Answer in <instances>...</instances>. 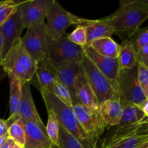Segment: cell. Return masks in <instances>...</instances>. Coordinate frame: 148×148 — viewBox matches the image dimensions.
<instances>
[{
  "label": "cell",
  "instance_id": "cell-1",
  "mask_svg": "<svg viewBox=\"0 0 148 148\" xmlns=\"http://www.w3.org/2000/svg\"><path fill=\"white\" fill-rule=\"evenodd\" d=\"M117 35L123 42L129 40L148 18L147 0H121L116 12L107 16Z\"/></svg>",
  "mask_w": 148,
  "mask_h": 148
},
{
  "label": "cell",
  "instance_id": "cell-2",
  "mask_svg": "<svg viewBox=\"0 0 148 148\" xmlns=\"http://www.w3.org/2000/svg\"><path fill=\"white\" fill-rule=\"evenodd\" d=\"M99 141L97 148H135L148 141V119L132 125L111 127Z\"/></svg>",
  "mask_w": 148,
  "mask_h": 148
},
{
  "label": "cell",
  "instance_id": "cell-3",
  "mask_svg": "<svg viewBox=\"0 0 148 148\" xmlns=\"http://www.w3.org/2000/svg\"><path fill=\"white\" fill-rule=\"evenodd\" d=\"M47 109H51L56 114L59 124L72 134L84 148H97L98 145L92 141L79 125L71 107L67 106L54 95L47 91H40Z\"/></svg>",
  "mask_w": 148,
  "mask_h": 148
},
{
  "label": "cell",
  "instance_id": "cell-4",
  "mask_svg": "<svg viewBox=\"0 0 148 148\" xmlns=\"http://www.w3.org/2000/svg\"><path fill=\"white\" fill-rule=\"evenodd\" d=\"M20 38L14 42L8 53L3 58L1 66L7 75H12L25 83L30 82L33 78L37 63L26 51Z\"/></svg>",
  "mask_w": 148,
  "mask_h": 148
},
{
  "label": "cell",
  "instance_id": "cell-5",
  "mask_svg": "<svg viewBox=\"0 0 148 148\" xmlns=\"http://www.w3.org/2000/svg\"><path fill=\"white\" fill-rule=\"evenodd\" d=\"M118 93L122 106L134 105L140 106L148 100L137 79V65L132 69H119L118 79Z\"/></svg>",
  "mask_w": 148,
  "mask_h": 148
},
{
  "label": "cell",
  "instance_id": "cell-6",
  "mask_svg": "<svg viewBox=\"0 0 148 148\" xmlns=\"http://www.w3.org/2000/svg\"><path fill=\"white\" fill-rule=\"evenodd\" d=\"M80 65L88 84L96 96L99 106L103 103L111 98H119L116 87L97 69L85 55L80 62Z\"/></svg>",
  "mask_w": 148,
  "mask_h": 148
},
{
  "label": "cell",
  "instance_id": "cell-7",
  "mask_svg": "<svg viewBox=\"0 0 148 148\" xmlns=\"http://www.w3.org/2000/svg\"><path fill=\"white\" fill-rule=\"evenodd\" d=\"M46 19V32L49 40L58 39L66 33V30L71 25H82L86 20L65 10L56 0H53Z\"/></svg>",
  "mask_w": 148,
  "mask_h": 148
},
{
  "label": "cell",
  "instance_id": "cell-8",
  "mask_svg": "<svg viewBox=\"0 0 148 148\" xmlns=\"http://www.w3.org/2000/svg\"><path fill=\"white\" fill-rule=\"evenodd\" d=\"M85 56L84 48L74 44L64 33L56 40H49L46 59L51 65L66 62H80Z\"/></svg>",
  "mask_w": 148,
  "mask_h": 148
},
{
  "label": "cell",
  "instance_id": "cell-9",
  "mask_svg": "<svg viewBox=\"0 0 148 148\" xmlns=\"http://www.w3.org/2000/svg\"><path fill=\"white\" fill-rule=\"evenodd\" d=\"M26 51L38 63L46 57L49 38L46 32V23L33 25L27 27V32L20 38Z\"/></svg>",
  "mask_w": 148,
  "mask_h": 148
},
{
  "label": "cell",
  "instance_id": "cell-10",
  "mask_svg": "<svg viewBox=\"0 0 148 148\" xmlns=\"http://www.w3.org/2000/svg\"><path fill=\"white\" fill-rule=\"evenodd\" d=\"M72 110L85 134L98 145L107 127L101 117L100 111H92L80 103L74 105Z\"/></svg>",
  "mask_w": 148,
  "mask_h": 148
},
{
  "label": "cell",
  "instance_id": "cell-11",
  "mask_svg": "<svg viewBox=\"0 0 148 148\" xmlns=\"http://www.w3.org/2000/svg\"><path fill=\"white\" fill-rule=\"evenodd\" d=\"M53 0H27L20 7V12L24 27L45 23Z\"/></svg>",
  "mask_w": 148,
  "mask_h": 148
},
{
  "label": "cell",
  "instance_id": "cell-12",
  "mask_svg": "<svg viewBox=\"0 0 148 148\" xmlns=\"http://www.w3.org/2000/svg\"><path fill=\"white\" fill-rule=\"evenodd\" d=\"M85 55L92 62L97 69L116 87L118 90V79L119 65V59L106 57L97 53L90 46L84 48Z\"/></svg>",
  "mask_w": 148,
  "mask_h": 148
},
{
  "label": "cell",
  "instance_id": "cell-13",
  "mask_svg": "<svg viewBox=\"0 0 148 148\" xmlns=\"http://www.w3.org/2000/svg\"><path fill=\"white\" fill-rule=\"evenodd\" d=\"M50 66L56 79L64 84L70 91L73 99V106L78 104L75 99V85L77 77L82 71L80 62H66L56 65L50 64Z\"/></svg>",
  "mask_w": 148,
  "mask_h": 148
},
{
  "label": "cell",
  "instance_id": "cell-14",
  "mask_svg": "<svg viewBox=\"0 0 148 148\" xmlns=\"http://www.w3.org/2000/svg\"><path fill=\"white\" fill-rule=\"evenodd\" d=\"M24 29H25V27L22 21L19 7L17 12L0 26L3 38L2 58L8 53L14 42L21 38V34Z\"/></svg>",
  "mask_w": 148,
  "mask_h": 148
},
{
  "label": "cell",
  "instance_id": "cell-15",
  "mask_svg": "<svg viewBox=\"0 0 148 148\" xmlns=\"http://www.w3.org/2000/svg\"><path fill=\"white\" fill-rule=\"evenodd\" d=\"M23 124L25 134L24 148H51V143L46 130L36 122L20 118Z\"/></svg>",
  "mask_w": 148,
  "mask_h": 148
},
{
  "label": "cell",
  "instance_id": "cell-16",
  "mask_svg": "<svg viewBox=\"0 0 148 148\" xmlns=\"http://www.w3.org/2000/svg\"><path fill=\"white\" fill-rule=\"evenodd\" d=\"M19 118L36 122L40 127L46 130V126L42 121L35 106L29 82H25L23 86L21 99H20L18 112L16 116L15 121Z\"/></svg>",
  "mask_w": 148,
  "mask_h": 148
},
{
  "label": "cell",
  "instance_id": "cell-17",
  "mask_svg": "<svg viewBox=\"0 0 148 148\" xmlns=\"http://www.w3.org/2000/svg\"><path fill=\"white\" fill-rule=\"evenodd\" d=\"M75 95L77 103L85 106L92 111H99V105L93 90L88 84L83 71H81L76 79Z\"/></svg>",
  "mask_w": 148,
  "mask_h": 148
},
{
  "label": "cell",
  "instance_id": "cell-18",
  "mask_svg": "<svg viewBox=\"0 0 148 148\" xmlns=\"http://www.w3.org/2000/svg\"><path fill=\"white\" fill-rule=\"evenodd\" d=\"M82 25L86 28L87 43L85 47L97 39L101 38H111V36L114 33V27L106 17L99 20L86 19Z\"/></svg>",
  "mask_w": 148,
  "mask_h": 148
},
{
  "label": "cell",
  "instance_id": "cell-19",
  "mask_svg": "<svg viewBox=\"0 0 148 148\" xmlns=\"http://www.w3.org/2000/svg\"><path fill=\"white\" fill-rule=\"evenodd\" d=\"M55 79L56 78L51 69L50 64L45 59L37 63L36 72L29 83L34 85L40 92L45 90L51 92Z\"/></svg>",
  "mask_w": 148,
  "mask_h": 148
},
{
  "label": "cell",
  "instance_id": "cell-20",
  "mask_svg": "<svg viewBox=\"0 0 148 148\" xmlns=\"http://www.w3.org/2000/svg\"><path fill=\"white\" fill-rule=\"evenodd\" d=\"M122 109V105L119 98H111L99 106L101 117L106 126L109 127L118 125L121 119Z\"/></svg>",
  "mask_w": 148,
  "mask_h": 148
},
{
  "label": "cell",
  "instance_id": "cell-21",
  "mask_svg": "<svg viewBox=\"0 0 148 148\" xmlns=\"http://www.w3.org/2000/svg\"><path fill=\"white\" fill-rule=\"evenodd\" d=\"M10 80V117L7 119V125L9 126L12 123L15 121L16 116L18 112L19 105L22 96V90L25 84L23 81L20 80L17 78L7 75Z\"/></svg>",
  "mask_w": 148,
  "mask_h": 148
},
{
  "label": "cell",
  "instance_id": "cell-22",
  "mask_svg": "<svg viewBox=\"0 0 148 148\" xmlns=\"http://www.w3.org/2000/svg\"><path fill=\"white\" fill-rule=\"evenodd\" d=\"M88 46H90L97 53L106 57L118 59L120 45L111 38H101L91 42ZM86 46V47H88Z\"/></svg>",
  "mask_w": 148,
  "mask_h": 148
},
{
  "label": "cell",
  "instance_id": "cell-23",
  "mask_svg": "<svg viewBox=\"0 0 148 148\" xmlns=\"http://www.w3.org/2000/svg\"><path fill=\"white\" fill-rule=\"evenodd\" d=\"M119 69H129L137 65V51L130 40L122 42L120 45L119 54Z\"/></svg>",
  "mask_w": 148,
  "mask_h": 148
},
{
  "label": "cell",
  "instance_id": "cell-24",
  "mask_svg": "<svg viewBox=\"0 0 148 148\" xmlns=\"http://www.w3.org/2000/svg\"><path fill=\"white\" fill-rule=\"evenodd\" d=\"M122 109L121 119L117 126L125 127L132 125L148 119L138 106L134 105L124 106Z\"/></svg>",
  "mask_w": 148,
  "mask_h": 148
},
{
  "label": "cell",
  "instance_id": "cell-25",
  "mask_svg": "<svg viewBox=\"0 0 148 148\" xmlns=\"http://www.w3.org/2000/svg\"><path fill=\"white\" fill-rule=\"evenodd\" d=\"M27 0H5L0 1V26L17 12L19 7Z\"/></svg>",
  "mask_w": 148,
  "mask_h": 148
},
{
  "label": "cell",
  "instance_id": "cell-26",
  "mask_svg": "<svg viewBox=\"0 0 148 148\" xmlns=\"http://www.w3.org/2000/svg\"><path fill=\"white\" fill-rule=\"evenodd\" d=\"M48 121L46 132L53 145H59V123L55 113L51 109H47Z\"/></svg>",
  "mask_w": 148,
  "mask_h": 148
},
{
  "label": "cell",
  "instance_id": "cell-27",
  "mask_svg": "<svg viewBox=\"0 0 148 148\" xmlns=\"http://www.w3.org/2000/svg\"><path fill=\"white\" fill-rule=\"evenodd\" d=\"M7 134L14 143L20 145L21 147H24L25 134L23 124L20 118L9 126Z\"/></svg>",
  "mask_w": 148,
  "mask_h": 148
},
{
  "label": "cell",
  "instance_id": "cell-28",
  "mask_svg": "<svg viewBox=\"0 0 148 148\" xmlns=\"http://www.w3.org/2000/svg\"><path fill=\"white\" fill-rule=\"evenodd\" d=\"M58 99L60 100L62 103L66 104L67 106L72 108L73 106V99L72 94L69 90L64 84L55 79L52 87L51 92Z\"/></svg>",
  "mask_w": 148,
  "mask_h": 148
},
{
  "label": "cell",
  "instance_id": "cell-29",
  "mask_svg": "<svg viewBox=\"0 0 148 148\" xmlns=\"http://www.w3.org/2000/svg\"><path fill=\"white\" fill-rule=\"evenodd\" d=\"M51 148H84L80 143L59 124V145H53Z\"/></svg>",
  "mask_w": 148,
  "mask_h": 148
},
{
  "label": "cell",
  "instance_id": "cell-30",
  "mask_svg": "<svg viewBox=\"0 0 148 148\" xmlns=\"http://www.w3.org/2000/svg\"><path fill=\"white\" fill-rule=\"evenodd\" d=\"M67 38L74 44L84 48L87 43L86 28L83 25H78L72 33L67 34Z\"/></svg>",
  "mask_w": 148,
  "mask_h": 148
},
{
  "label": "cell",
  "instance_id": "cell-31",
  "mask_svg": "<svg viewBox=\"0 0 148 148\" xmlns=\"http://www.w3.org/2000/svg\"><path fill=\"white\" fill-rule=\"evenodd\" d=\"M129 40L134 45L135 50L141 49L148 45V29L147 27L139 28L135 33Z\"/></svg>",
  "mask_w": 148,
  "mask_h": 148
},
{
  "label": "cell",
  "instance_id": "cell-32",
  "mask_svg": "<svg viewBox=\"0 0 148 148\" xmlns=\"http://www.w3.org/2000/svg\"><path fill=\"white\" fill-rule=\"evenodd\" d=\"M137 79L145 93L148 95V66L137 63Z\"/></svg>",
  "mask_w": 148,
  "mask_h": 148
},
{
  "label": "cell",
  "instance_id": "cell-33",
  "mask_svg": "<svg viewBox=\"0 0 148 148\" xmlns=\"http://www.w3.org/2000/svg\"><path fill=\"white\" fill-rule=\"evenodd\" d=\"M137 63H142L148 66V45L137 50Z\"/></svg>",
  "mask_w": 148,
  "mask_h": 148
},
{
  "label": "cell",
  "instance_id": "cell-34",
  "mask_svg": "<svg viewBox=\"0 0 148 148\" xmlns=\"http://www.w3.org/2000/svg\"><path fill=\"white\" fill-rule=\"evenodd\" d=\"M7 130H8V125L7 121L0 118V137L7 134Z\"/></svg>",
  "mask_w": 148,
  "mask_h": 148
},
{
  "label": "cell",
  "instance_id": "cell-35",
  "mask_svg": "<svg viewBox=\"0 0 148 148\" xmlns=\"http://www.w3.org/2000/svg\"><path fill=\"white\" fill-rule=\"evenodd\" d=\"M139 108H140V110L144 113L145 115L148 117V100L147 101H145L143 104H141V105L139 106Z\"/></svg>",
  "mask_w": 148,
  "mask_h": 148
},
{
  "label": "cell",
  "instance_id": "cell-36",
  "mask_svg": "<svg viewBox=\"0 0 148 148\" xmlns=\"http://www.w3.org/2000/svg\"><path fill=\"white\" fill-rule=\"evenodd\" d=\"M2 51H3V38L1 35V30H0V66L2 62Z\"/></svg>",
  "mask_w": 148,
  "mask_h": 148
},
{
  "label": "cell",
  "instance_id": "cell-37",
  "mask_svg": "<svg viewBox=\"0 0 148 148\" xmlns=\"http://www.w3.org/2000/svg\"><path fill=\"white\" fill-rule=\"evenodd\" d=\"M9 139H10V137H9L8 134H5V135L2 136V137H0V147H1V146H2L3 145H4V143L9 140Z\"/></svg>",
  "mask_w": 148,
  "mask_h": 148
},
{
  "label": "cell",
  "instance_id": "cell-38",
  "mask_svg": "<svg viewBox=\"0 0 148 148\" xmlns=\"http://www.w3.org/2000/svg\"><path fill=\"white\" fill-rule=\"evenodd\" d=\"M6 76H7V73L5 72L4 69H3L2 66H0V82H1V80H2Z\"/></svg>",
  "mask_w": 148,
  "mask_h": 148
},
{
  "label": "cell",
  "instance_id": "cell-39",
  "mask_svg": "<svg viewBox=\"0 0 148 148\" xmlns=\"http://www.w3.org/2000/svg\"><path fill=\"white\" fill-rule=\"evenodd\" d=\"M11 143H12V140L10 138L0 148H9L10 147V144H11Z\"/></svg>",
  "mask_w": 148,
  "mask_h": 148
},
{
  "label": "cell",
  "instance_id": "cell-40",
  "mask_svg": "<svg viewBox=\"0 0 148 148\" xmlns=\"http://www.w3.org/2000/svg\"><path fill=\"white\" fill-rule=\"evenodd\" d=\"M135 148H148V141L142 143L141 145H140Z\"/></svg>",
  "mask_w": 148,
  "mask_h": 148
},
{
  "label": "cell",
  "instance_id": "cell-41",
  "mask_svg": "<svg viewBox=\"0 0 148 148\" xmlns=\"http://www.w3.org/2000/svg\"><path fill=\"white\" fill-rule=\"evenodd\" d=\"M9 148H23V147H21L20 145H18L17 144H16L15 143H14V142L12 140V143H11V144H10V147Z\"/></svg>",
  "mask_w": 148,
  "mask_h": 148
},
{
  "label": "cell",
  "instance_id": "cell-42",
  "mask_svg": "<svg viewBox=\"0 0 148 148\" xmlns=\"http://www.w3.org/2000/svg\"><path fill=\"white\" fill-rule=\"evenodd\" d=\"M23 148H24V147H23Z\"/></svg>",
  "mask_w": 148,
  "mask_h": 148
}]
</instances>
